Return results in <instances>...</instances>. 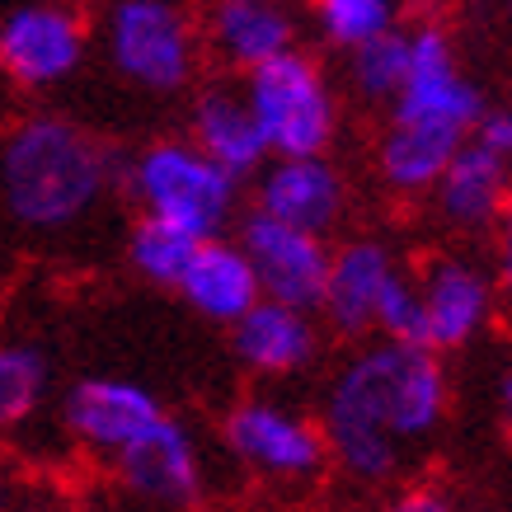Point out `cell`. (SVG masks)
Returning <instances> with one entry per match:
<instances>
[{"label": "cell", "mask_w": 512, "mask_h": 512, "mask_svg": "<svg viewBox=\"0 0 512 512\" xmlns=\"http://www.w3.org/2000/svg\"><path fill=\"white\" fill-rule=\"evenodd\" d=\"M451 409L442 357L419 343H362L325 390L329 456L362 484H381L400 470L404 451L428 442Z\"/></svg>", "instance_id": "obj_1"}, {"label": "cell", "mask_w": 512, "mask_h": 512, "mask_svg": "<svg viewBox=\"0 0 512 512\" xmlns=\"http://www.w3.org/2000/svg\"><path fill=\"white\" fill-rule=\"evenodd\" d=\"M409 38V76L390 99L386 127L376 137V170L381 184L400 198H428L437 174L461 151L480 123V85L466 76L451 33L433 19L404 24Z\"/></svg>", "instance_id": "obj_2"}, {"label": "cell", "mask_w": 512, "mask_h": 512, "mask_svg": "<svg viewBox=\"0 0 512 512\" xmlns=\"http://www.w3.org/2000/svg\"><path fill=\"white\" fill-rule=\"evenodd\" d=\"M118 165L90 127L33 113L0 132V212L29 235H71L104 207Z\"/></svg>", "instance_id": "obj_3"}, {"label": "cell", "mask_w": 512, "mask_h": 512, "mask_svg": "<svg viewBox=\"0 0 512 512\" xmlns=\"http://www.w3.org/2000/svg\"><path fill=\"white\" fill-rule=\"evenodd\" d=\"M127 198L141 217L165 221L193 240H217L240 212V184L217 170L188 137H160L141 146L123 170Z\"/></svg>", "instance_id": "obj_4"}, {"label": "cell", "mask_w": 512, "mask_h": 512, "mask_svg": "<svg viewBox=\"0 0 512 512\" xmlns=\"http://www.w3.org/2000/svg\"><path fill=\"white\" fill-rule=\"evenodd\" d=\"M99 47L113 76L141 94H184L198 80V15L184 0H104Z\"/></svg>", "instance_id": "obj_5"}, {"label": "cell", "mask_w": 512, "mask_h": 512, "mask_svg": "<svg viewBox=\"0 0 512 512\" xmlns=\"http://www.w3.org/2000/svg\"><path fill=\"white\" fill-rule=\"evenodd\" d=\"M240 94L268 156H329V146L339 141V90L301 47L240 76Z\"/></svg>", "instance_id": "obj_6"}, {"label": "cell", "mask_w": 512, "mask_h": 512, "mask_svg": "<svg viewBox=\"0 0 512 512\" xmlns=\"http://www.w3.org/2000/svg\"><path fill=\"white\" fill-rule=\"evenodd\" d=\"M90 24L66 0H29L0 19V71L19 90H57L85 66Z\"/></svg>", "instance_id": "obj_7"}, {"label": "cell", "mask_w": 512, "mask_h": 512, "mask_svg": "<svg viewBox=\"0 0 512 512\" xmlns=\"http://www.w3.org/2000/svg\"><path fill=\"white\" fill-rule=\"evenodd\" d=\"M221 433H226V447H231L235 461L249 466L254 475H264V480H315L329 461L320 423L306 419L292 404L268 400V395L235 404Z\"/></svg>", "instance_id": "obj_8"}, {"label": "cell", "mask_w": 512, "mask_h": 512, "mask_svg": "<svg viewBox=\"0 0 512 512\" xmlns=\"http://www.w3.org/2000/svg\"><path fill=\"white\" fill-rule=\"evenodd\" d=\"M423 306V348L428 353H456L484 334V325L494 320L498 287L494 273L475 264L470 254H437L423 264L414 278Z\"/></svg>", "instance_id": "obj_9"}, {"label": "cell", "mask_w": 512, "mask_h": 512, "mask_svg": "<svg viewBox=\"0 0 512 512\" xmlns=\"http://www.w3.org/2000/svg\"><path fill=\"white\" fill-rule=\"evenodd\" d=\"M235 245L245 249L264 301H282V306H296V311H315L320 306L329 273L325 235L296 231V226H282V221L264 217V212H249L240 221Z\"/></svg>", "instance_id": "obj_10"}, {"label": "cell", "mask_w": 512, "mask_h": 512, "mask_svg": "<svg viewBox=\"0 0 512 512\" xmlns=\"http://www.w3.org/2000/svg\"><path fill=\"white\" fill-rule=\"evenodd\" d=\"M254 184V212L325 235L339 231L348 217V179L329 156H268Z\"/></svg>", "instance_id": "obj_11"}, {"label": "cell", "mask_w": 512, "mask_h": 512, "mask_svg": "<svg viewBox=\"0 0 512 512\" xmlns=\"http://www.w3.org/2000/svg\"><path fill=\"white\" fill-rule=\"evenodd\" d=\"M404 273V264L395 259V249L376 235H357L343 240L339 249H329V273L325 292L315 315H325V325L343 339H372L376 334V311L386 301L390 282Z\"/></svg>", "instance_id": "obj_12"}, {"label": "cell", "mask_w": 512, "mask_h": 512, "mask_svg": "<svg viewBox=\"0 0 512 512\" xmlns=\"http://www.w3.org/2000/svg\"><path fill=\"white\" fill-rule=\"evenodd\" d=\"M160 414L165 409H160L156 390H146L141 381H127V376H85L62 400L66 437L94 451V456H118Z\"/></svg>", "instance_id": "obj_13"}, {"label": "cell", "mask_w": 512, "mask_h": 512, "mask_svg": "<svg viewBox=\"0 0 512 512\" xmlns=\"http://www.w3.org/2000/svg\"><path fill=\"white\" fill-rule=\"evenodd\" d=\"M198 47L217 66L249 76L296 47V19L282 0H207L198 15Z\"/></svg>", "instance_id": "obj_14"}, {"label": "cell", "mask_w": 512, "mask_h": 512, "mask_svg": "<svg viewBox=\"0 0 512 512\" xmlns=\"http://www.w3.org/2000/svg\"><path fill=\"white\" fill-rule=\"evenodd\" d=\"M118 480L132 489L137 498L151 503H174L188 508L202 494V451L198 437L188 433L179 419L160 414L146 433H137L118 456H109Z\"/></svg>", "instance_id": "obj_15"}, {"label": "cell", "mask_w": 512, "mask_h": 512, "mask_svg": "<svg viewBox=\"0 0 512 512\" xmlns=\"http://www.w3.org/2000/svg\"><path fill=\"white\" fill-rule=\"evenodd\" d=\"M512 188V165L489 156L484 146L466 141L456 156L447 160V170L437 174V184L428 188L437 221L456 235H484L498 226V212L508 202Z\"/></svg>", "instance_id": "obj_16"}, {"label": "cell", "mask_w": 512, "mask_h": 512, "mask_svg": "<svg viewBox=\"0 0 512 512\" xmlns=\"http://www.w3.org/2000/svg\"><path fill=\"white\" fill-rule=\"evenodd\" d=\"M231 348L254 376H296L320 357V320L282 301H259L231 325Z\"/></svg>", "instance_id": "obj_17"}, {"label": "cell", "mask_w": 512, "mask_h": 512, "mask_svg": "<svg viewBox=\"0 0 512 512\" xmlns=\"http://www.w3.org/2000/svg\"><path fill=\"white\" fill-rule=\"evenodd\" d=\"M188 141L217 170L231 174L235 184L254 179L268 160V146L259 137V127H254V113H249L240 85H207V90H198L193 109H188Z\"/></svg>", "instance_id": "obj_18"}, {"label": "cell", "mask_w": 512, "mask_h": 512, "mask_svg": "<svg viewBox=\"0 0 512 512\" xmlns=\"http://www.w3.org/2000/svg\"><path fill=\"white\" fill-rule=\"evenodd\" d=\"M174 292L188 301V311H198L202 320H212V325H226L231 329L249 306H259L264 292H259V278H254V268H249L245 249L217 235V240H198L193 249V259H188L184 278Z\"/></svg>", "instance_id": "obj_19"}, {"label": "cell", "mask_w": 512, "mask_h": 512, "mask_svg": "<svg viewBox=\"0 0 512 512\" xmlns=\"http://www.w3.org/2000/svg\"><path fill=\"white\" fill-rule=\"evenodd\" d=\"M47 390H52V357L33 339H0V437L19 433L38 419Z\"/></svg>", "instance_id": "obj_20"}, {"label": "cell", "mask_w": 512, "mask_h": 512, "mask_svg": "<svg viewBox=\"0 0 512 512\" xmlns=\"http://www.w3.org/2000/svg\"><path fill=\"white\" fill-rule=\"evenodd\" d=\"M311 19L320 43L348 57L362 43L404 29V0H311Z\"/></svg>", "instance_id": "obj_21"}, {"label": "cell", "mask_w": 512, "mask_h": 512, "mask_svg": "<svg viewBox=\"0 0 512 512\" xmlns=\"http://www.w3.org/2000/svg\"><path fill=\"white\" fill-rule=\"evenodd\" d=\"M193 249L198 240L184 231H174L165 221H151V217H137L132 235H127V264L137 273L141 282H151V287H179L184 278L188 259H193Z\"/></svg>", "instance_id": "obj_22"}, {"label": "cell", "mask_w": 512, "mask_h": 512, "mask_svg": "<svg viewBox=\"0 0 512 512\" xmlns=\"http://www.w3.org/2000/svg\"><path fill=\"white\" fill-rule=\"evenodd\" d=\"M404 76H409V38H404V29L348 52V85H353L362 104H386L390 109V99L400 94Z\"/></svg>", "instance_id": "obj_23"}, {"label": "cell", "mask_w": 512, "mask_h": 512, "mask_svg": "<svg viewBox=\"0 0 512 512\" xmlns=\"http://www.w3.org/2000/svg\"><path fill=\"white\" fill-rule=\"evenodd\" d=\"M475 146H484L489 156H498L503 165H512V109H484L475 132H470Z\"/></svg>", "instance_id": "obj_24"}, {"label": "cell", "mask_w": 512, "mask_h": 512, "mask_svg": "<svg viewBox=\"0 0 512 512\" xmlns=\"http://www.w3.org/2000/svg\"><path fill=\"white\" fill-rule=\"evenodd\" d=\"M494 245H498L494 287H498V296H508V306H512V188H508V202H503V212H498Z\"/></svg>", "instance_id": "obj_25"}, {"label": "cell", "mask_w": 512, "mask_h": 512, "mask_svg": "<svg viewBox=\"0 0 512 512\" xmlns=\"http://www.w3.org/2000/svg\"><path fill=\"white\" fill-rule=\"evenodd\" d=\"M386 512H456V503L442 489H433V484H414V489H400L390 498Z\"/></svg>", "instance_id": "obj_26"}, {"label": "cell", "mask_w": 512, "mask_h": 512, "mask_svg": "<svg viewBox=\"0 0 512 512\" xmlns=\"http://www.w3.org/2000/svg\"><path fill=\"white\" fill-rule=\"evenodd\" d=\"M498 395H503V423H508V437H512V376L503 381V390H498Z\"/></svg>", "instance_id": "obj_27"}, {"label": "cell", "mask_w": 512, "mask_h": 512, "mask_svg": "<svg viewBox=\"0 0 512 512\" xmlns=\"http://www.w3.org/2000/svg\"><path fill=\"white\" fill-rule=\"evenodd\" d=\"M24 512H52V508H24Z\"/></svg>", "instance_id": "obj_28"}, {"label": "cell", "mask_w": 512, "mask_h": 512, "mask_svg": "<svg viewBox=\"0 0 512 512\" xmlns=\"http://www.w3.org/2000/svg\"><path fill=\"white\" fill-rule=\"evenodd\" d=\"M508 15H512V0H508Z\"/></svg>", "instance_id": "obj_29"}]
</instances>
